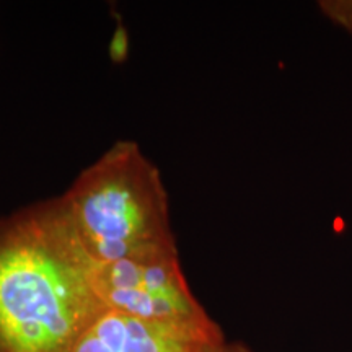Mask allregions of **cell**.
Instances as JSON below:
<instances>
[{"label": "cell", "mask_w": 352, "mask_h": 352, "mask_svg": "<svg viewBox=\"0 0 352 352\" xmlns=\"http://www.w3.org/2000/svg\"><path fill=\"white\" fill-rule=\"evenodd\" d=\"M59 199L95 264L179 254L164 179L134 140L111 145Z\"/></svg>", "instance_id": "obj_2"}, {"label": "cell", "mask_w": 352, "mask_h": 352, "mask_svg": "<svg viewBox=\"0 0 352 352\" xmlns=\"http://www.w3.org/2000/svg\"><path fill=\"white\" fill-rule=\"evenodd\" d=\"M226 342L189 336L107 310L87 329L74 352H219Z\"/></svg>", "instance_id": "obj_4"}, {"label": "cell", "mask_w": 352, "mask_h": 352, "mask_svg": "<svg viewBox=\"0 0 352 352\" xmlns=\"http://www.w3.org/2000/svg\"><path fill=\"white\" fill-rule=\"evenodd\" d=\"M318 8L329 23L352 36V0H323Z\"/></svg>", "instance_id": "obj_5"}, {"label": "cell", "mask_w": 352, "mask_h": 352, "mask_svg": "<svg viewBox=\"0 0 352 352\" xmlns=\"http://www.w3.org/2000/svg\"><path fill=\"white\" fill-rule=\"evenodd\" d=\"M59 197L0 219V352H74L107 311Z\"/></svg>", "instance_id": "obj_1"}, {"label": "cell", "mask_w": 352, "mask_h": 352, "mask_svg": "<svg viewBox=\"0 0 352 352\" xmlns=\"http://www.w3.org/2000/svg\"><path fill=\"white\" fill-rule=\"evenodd\" d=\"M94 285L107 310L189 336L223 341L222 329L189 289L179 254L96 264Z\"/></svg>", "instance_id": "obj_3"}, {"label": "cell", "mask_w": 352, "mask_h": 352, "mask_svg": "<svg viewBox=\"0 0 352 352\" xmlns=\"http://www.w3.org/2000/svg\"><path fill=\"white\" fill-rule=\"evenodd\" d=\"M219 352H253V351L243 344H239V342H226V344L220 347Z\"/></svg>", "instance_id": "obj_6"}]
</instances>
